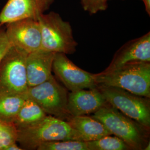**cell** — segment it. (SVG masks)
Instances as JSON below:
<instances>
[{"mask_svg":"<svg viewBox=\"0 0 150 150\" xmlns=\"http://www.w3.org/2000/svg\"><path fill=\"white\" fill-rule=\"evenodd\" d=\"M17 131V143L23 150H36L39 145L49 141H82L79 132L67 121L50 115Z\"/></svg>","mask_w":150,"mask_h":150,"instance_id":"1","label":"cell"},{"mask_svg":"<svg viewBox=\"0 0 150 150\" xmlns=\"http://www.w3.org/2000/svg\"><path fill=\"white\" fill-rule=\"evenodd\" d=\"M103 123L112 134L129 145L131 150H144L150 142V129L129 118L107 103L91 116Z\"/></svg>","mask_w":150,"mask_h":150,"instance_id":"2","label":"cell"},{"mask_svg":"<svg viewBox=\"0 0 150 150\" xmlns=\"http://www.w3.org/2000/svg\"><path fill=\"white\" fill-rule=\"evenodd\" d=\"M97 86L116 87L150 98V62H133L108 73L95 74Z\"/></svg>","mask_w":150,"mask_h":150,"instance_id":"3","label":"cell"},{"mask_svg":"<svg viewBox=\"0 0 150 150\" xmlns=\"http://www.w3.org/2000/svg\"><path fill=\"white\" fill-rule=\"evenodd\" d=\"M41 33V49L54 53H75L78 43L74 38L69 22L64 21L59 13H43L38 19Z\"/></svg>","mask_w":150,"mask_h":150,"instance_id":"4","label":"cell"},{"mask_svg":"<svg viewBox=\"0 0 150 150\" xmlns=\"http://www.w3.org/2000/svg\"><path fill=\"white\" fill-rule=\"evenodd\" d=\"M27 52L11 46L0 61V95L25 93L27 84Z\"/></svg>","mask_w":150,"mask_h":150,"instance_id":"5","label":"cell"},{"mask_svg":"<svg viewBox=\"0 0 150 150\" xmlns=\"http://www.w3.org/2000/svg\"><path fill=\"white\" fill-rule=\"evenodd\" d=\"M25 94L36 102L47 115L66 121L72 117L67 107V91L53 75L43 83L28 87Z\"/></svg>","mask_w":150,"mask_h":150,"instance_id":"6","label":"cell"},{"mask_svg":"<svg viewBox=\"0 0 150 150\" xmlns=\"http://www.w3.org/2000/svg\"><path fill=\"white\" fill-rule=\"evenodd\" d=\"M97 87L107 103L129 118L150 129V98L138 96L116 87Z\"/></svg>","mask_w":150,"mask_h":150,"instance_id":"7","label":"cell"},{"mask_svg":"<svg viewBox=\"0 0 150 150\" xmlns=\"http://www.w3.org/2000/svg\"><path fill=\"white\" fill-rule=\"evenodd\" d=\"M52 70L57 77L70 91L96 87L95 74L82 70L62 53H56Z\"/></svg>","mask_w":150,"mask_h":150,"instance_id":"8","label":"cell"},{"mask_svg":"<svg viewBox=\"0 0 150 150\" xmlns=\"http://www.w3.org/2000/svg\"><path fill=\"white\" fill-rule=\"evenodd\" d=\"M6 36L11 46L30 54L41 48L39 23L33 18H23L5 25Z\"/></svg>","mask_w":150,"mask_h":150,"instance_id":"9","label":"cell"},{"mask_svg":"<svg viewBox=\"0 0 150 150\" xmlns=\"http://www.w3.org/2000/svg\"><path fill=\"white\" fill-rule=\"evenodd\" d=\"M55 0H8L0 12V26L23 18H38L49 10Z\"/></svg>","mask_w":150,"mask_h":150,"instance_id":"10","label":"cell"},{"mask_svg":"<svg viewBox=\"0 0 150 150\" xmlns=\"http://www.w3.org/2000/svg\"><path fill=\"white\" fill-rule=\"evenodd\" d=\"M133 62H150V32L124 44L116 51L109 66L102 72H111Z\"/></svg>","mask_w":150,"mask_h":150,"instance_id":"11","label":"cell"},{"mask_svg":"<svg viewBox=\"0 0 150 150\" xmlns=\"http://www.w3.org/2000/svg\"><path fill=\"white\" fill-rule=\"evenodd\" d=\"M107 103L97 87L71 91L68 94L67 107L72 117L93 114Z\"/></svg>","mask_w":150,"mask_h":150,"instance_id":"12","label":"cell"},{"mask_svg":"<svg viewBox=\"0 0 150 150\" xmlns=\"http://www.w3.org/2000/svg\"><path fill=\"white\" fill-rule=\"evenodd\" d=\"M55 54L42 49L28 54L26 67L28 87L43 83L52 75L51 72Z\"/></svg>","mask_w":150,"mask_h":150,"instance_id":"13","label":"cell"},{"mask_svg":"<svg viewBox=\"0 0 150 150\" xmlns=\"http://www.w3.org/2000/svg\"><path fill=\"white\" fill-rule=\"evenodd\" d=\"M67 122L79 132L83 141L96 140L112 134L103 123L92 116H74Z\"/></svg>","mask_w":150,"mask_h":150,"instance_id":"14","label":"cell"},{"mask_svg":"<svg viewBox=\"0 0 150 150\" xmlns=\"http://www.w3.org/2000/svg\"><path fill=\"white\" fill-rule=\"evenodd\" d=\"M47 115L36 102L26 97L13 124L17 129H21L37 123Z\"/></svg>","mask_w":150,"mask_h":150,"instance_id":"15","label":"cell"},{"mask_svg":"<svg viewBox=\"0 0 150 150\" xmlns=\"http://www.w3.org/2000/svg\"><path fill=\"white\" fill-rule=\"evenodd\" d=\"M26 98L25 93L0 95V120L13 123Z\"/></svg>","mask_w":150,"mask_h":150,"instance_id":"16","label":"cell"},{"mask_svg":"<svg viewBox=\"0 0 150 150\" xmlns=\"http://www.w3.org/2000/svg\"><path fill=\"white\" fill-rule=\"evenodd\" d=\"M88 150H131L122 139L117 136L107 135L99 139L86 141Z\"/></svg>","mask_w":150,"mask_h":150,"instance_id":"17","label":"cell"},{"mask_svg":"<svg viewBox=\"0 0 150 150\" xmlns=\"http://www.w3.org/2000/svg\"><path fill=\"white\" fill-rule=\"evenodd\" d=\"M37 150H88L86 141L77 140L53 141L41 144Z\"/></svg>","mask_w":150,"mask_h":150,"instance_id":"18","label":"cell"},{"mask_svg":"<svg viewBox=\"0 0 150 150\" xmlns=\"http://www.w3.org/2000/svg\"><path fill=\"white\" fill-rule=\"evenodd\" d=\"M17 131L13 123L0 120V150H5L8 146L17 143Z\"/></svg>","mask_w":150,"mask_h":150,"instance_id":"19","label":"cell"},{"mask_svg":"<svg viewBox=\"0 0 150 150\" xmlns=\"http://www.w3.org/2000/svg\"><path fill=\"white\" fill-rule=\"evenodd\" d=\"M108 1L110 0H81V4L85 11L93 15L105 11L108 7Z\"/></svg>","mask_w":150,"mask_h":150,"instance_id":"20","label":"cell"},{"mask_svg":"<svg viewBox=\"0 0 150 150\" xmlns=\"http://www.w3.org/2000/svg\"><path fill=\"white\" fill-rule=\"evenodd\" d=\"M0 26V61L8 49L11 47L6 34L5 28Z\"/></svg>","mask_w":150,"mask_h":150,"instance_id":"21","label":"cell"},{"mask_svg":"<svg viewBox=\"0 0 150 150\" xmlns=\"http://www.w3.org/2000/svg\"><path fill=\"white\" fill-rule=\"evenodd\" d=\"M5 150H23L20 146H18L17 143H13L8 145Z\"/></svg>","mask_w":150,"mask_h":150,"instance_id":"22","label":"cell"},{"mask_svg":"<svg viewBox=\"0 0 150 150\" xmlns=\"http://www.w3.org/2000/svg\"><path fill=\"white\" fill-rule=\"evenodd\" d=\"M145 5V10L147 14L150 15V0H141Z\"/></svg>","mask_w":150,"mask_h":150,"instance_id":"23","label":"cell"},{"mask_svg":"<svg viewBox=\"0 0 150 150\" xmlns=\"http://www.w3.org/2000/svg\"><path fill=\"white\" fill-rule=\"evenodd\" d=\"M122 1H123V0H122Z\"/></svg>","mask_w":150,"mask_h":150,"instance_id":"24","label":"cell"}]
</instances>
